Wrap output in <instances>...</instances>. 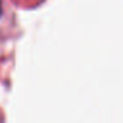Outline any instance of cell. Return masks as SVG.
Instances as JSON below:
<instances>
[{
  "label": "cell",
  "mask_w": 123,
  "mask_h": 123,
  "mask_svg": "<svg viewBox=\"0 0 123 123\" xmlns=\"http://www.w3.org/2000/svg\"><path fill=\"white\" fill-rule=\"evenodd\" d=\"M0 15H1V1H0Z\"/></svg>",
  "instance_id": "1"
}]
</instances>
